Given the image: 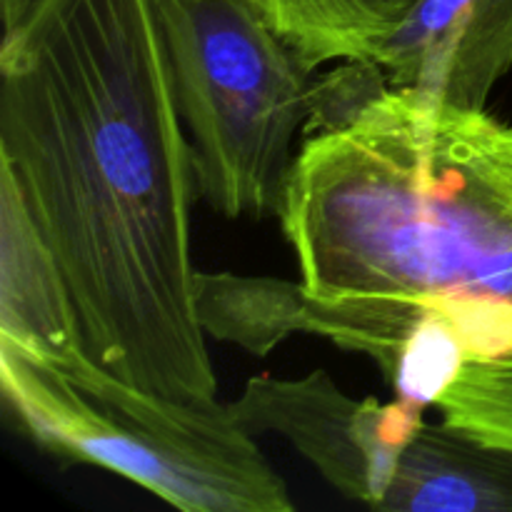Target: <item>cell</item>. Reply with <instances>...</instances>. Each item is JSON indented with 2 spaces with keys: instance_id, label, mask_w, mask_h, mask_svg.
<instances>
[{
  "instance_id": "4",
  "label": "cell",
  "mask_w": 512,
  "mask_h": 512,
  "mask_svg": "<svg viewBox=\"0 0 512 512\" xmlns=\"http://www.w3.org/2000/svg\"><path fill=\"white\" fill-rule=\"evenodd\" d=\"M198 193L223 218L278 215L310 73L255 0H160Z\"/></svg>"
},
{
  "instance_id": "8",
  "label": "cell",
  "mask_w": 512,
  "mask_h": 512,
  "mask_svg": "<svg viewBox=\"0 0 512 512\" xmlns=\"http://www.w3.org/2000/svg\"><path fill=\"white\" fill-rule=\"evenodd\" d=\"M308 70L373 60L418 0H255Z\"/></svg>"
},
{
  "instance_id": "3",
  "label": "cell",
  "mask_w": 512,
  "mask_h": 512,
  "mask_svg": "<svg viewBox=\"0 0 512 512\" xmlns=\"http://www.w3.org/2000/svg\"><path fill=\"white\" fill-rule=\"evenodd\" d=\"M10 418L60 463L98 465L183 512H290L288 485L230 403L135 388L83 345L38 350L0 338Z\"/></svg>"
},
{
  "instance_id": "10",
  "label": "cell",
  "mask_w": 512,
  "mask_h": 512,
  "mask_svg": "<svg viewBox=\"0 0 512 512\" xmlns=\"http://www.w3.org/2000/svg\"><path fill=\"white\" fill-rule=\"evenodd\" d=\"M435 408L450 428L512 453V348L495 358L465 360Z\"/></svg>"
},
{
  "instance_id": "5",
  "label": "cell",
  "mask_w": 512,
  "mask_h": 512,
  "mask_svg": "<svg viewBox=\"0 0 512 512\" xmlns=\"http://www.w3.org/2000/svg\"><path fill=\"white\" fill-rule=\"evenodd\" d=\"M230 410L245 433L285 438L343 498L373 510H428L443 478L448 435L425 423V408L355 400L325 370L250 378Z\"/></svg>"
},
{
  "instance_id": "1",
  "label": "cell",
  "mask_w": 512,
  "mask_h": 512,
  "mask_svg": "<svg viewBox=\"0 0 512 512\" xmlns=\"http://www.w3.org/2000/svg\"><path fill=\"white\" fill-rule=\"evenodd\" d=\"M0 173L53 253L90 358L148 393L218 398L160 0H38L3 33Z\"/></svg>"
},
{
  "instance_id": "9",
  "label": "cell",
  "mask_w": 512,
  "mask_h": 512,
  "mask_svg": "<svg viewBox=\"0 0 512 512\" xmlns=\"http://www.w3.org/2000/svg\"><path fill=\"white\" fill-rule=\"evenodd\" d=\"M303 300V283L200 270L195 275V305L205 333L260 358L293 333H303Z\"/></svg>"
},
{
  "instance_id": "7",
  "label": "cell",
  "mask_w": 512,
  "mask_h": 512,
  "mask_svg": "<svg viewBox=\"0 0 512 512\" xmlns=\"http://www.w3.org/2000/svg\"><path fill=\"white\" fill-rule=\"evenodd\" d=\"M0 258V338L38 350L83 345L63 275L5 173H0Z\"/></svg>"
},
{
  "instance_id": "2",
  "label": "cell",
  "mask_w": 512,
  "mask_h": 512,
  "mask_svg": "<svg viewBox=\"0 0 512 512\" xmlns=\"http://www.w3.org/2000/svg\"><path fill=\"white\" fill-rule=\"evenodd\" d=\"M305 285L303 333L393 380L430 318L468 360L512 348V128L383 88L313 130L278 210Z\"/></svg>"
},
{
  "instance_id": "6",
  "label": "cell",
  "mask_w": 512,
  "mask_h": 512,
  "mask_svg": "<svg viewBox=\"0 0 512 512\" xmlns=\"http://www.w3.org/2000/svg\"><path fill=\"white\" fill-rule=\"evenodd\" d=\"M373 63L388 88L485 110L512 70V0H418Z\"/></svg>"
},
{
  "instance_id": "11",
  "label": "cell",
  "mask_w": 512,
  "mask_h": 512,
  "mask_svg": "<svg viewBox=\"0 0 512 512\" xmlns=\"http://www.w3.org/2000/svg\"><path fill=\"white\" fill-rule=\"evenodd\" d=\"M38 3V0H0V13H3V33L13 30L25 15L30 13V8Z\"/></svg>"
}]
</instances>
